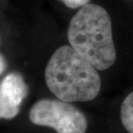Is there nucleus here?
<instances>
[{"instance_id":"0eeeda50","label":"nucleus","mask_w":133,"mask_h":133,"mask_svg":"<svg viewBox=\"0 0 133 133\" xmlns=\"http://www.w3.org/2000/svg\"><path fill=\"white\" fill-rule=\"evenodd\" d=\"M5 68H6V61H5L4 57L0 54V75L4 73Z\"/></svg>"},{"instance_id":"20e7f679","label":"nucleus","mask_w":133,"mask_h":133,"mask_svg":"<svg viewBox=\"0 0 133 133\" xmlns=\"http://www.w3.org/2000/svg\"><path fill=\"white\" fill-rule=\"evenodd\" d=\"M28 86L18 73H10L0 81V119H11L17 115Z\"/></svg>"},{"instance_id":"7ed1b4c3","label":"nucleus","mask_w":133,"mask_h":133,"mask_svg":"<svg viewBox=\"0 0 133 133\" xmlns=\"http://www.w3.org/2000/svg\"><path fill=\"white\" fill-rule=\"evenodd\" d=\"M30 119L34 124L50 127L57 133H85L87 129L84 113L61 99L37 101L30 111Z\"/></svg>"},{"instance_id":"f257e3e1","label":"nucleus","mask_w":133,"mask_h":133,"mask_svg":"<svg viewBox=\"0 0 133 133\" xmlns=\"http://www.w3.org/2000/svg\"><path fill=\"white\" fill-rule=\"evenodd\" d=\"M48 88L66 102H87L99 94L101 79L97 69L71 46L55 50L45 69Z\"/></svg>"},{"instance_id":"39448f33","label":"nucleus","mask_w":133,"mask_h":133,"mask_svg":"<svg viewBox=\"0 0 133 133\" xmlns=\"http://www.w3.org/2000/svg\"><path fill=\"white\" fill-rule=\"evenodd\" d=\"M120 118L126 131L129 133H133V92L127 95L122 103Z\"/></svg>"},{"instance_id":"423d86ee","label":"nucleus","mask_w":133,"mask_h":133,"mask_svg":"<svg viewBox=\"0 0 133 133\" xmlns=\"http://www.w3.org/2000/svg\"><path fill=\"white\" fill-rule=\"evenodd\" d=\"M64 4L66 7L70 9H77L89 4L90 0H60Z\"/></svg>"},{"instance_id":"f03ea898","label":"nucleus","mask_w":133,"mask_h":133,"mask_svg":"<svg viewBox=\"0 0 133 133\" xmlns=\"http://www.w3.org/2000/svg\"><path fill=\"white\" fill-rule=\"evenodd\" d=\"M68 39L97 70H106L116 62L111 17L100 5L87 4L79 8L69 23Z\"/></svg>"}]
</instances>
